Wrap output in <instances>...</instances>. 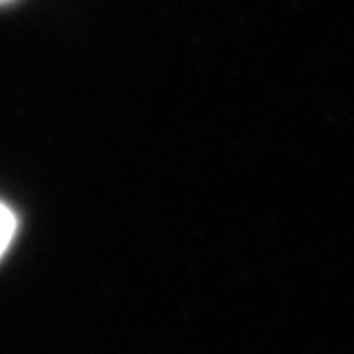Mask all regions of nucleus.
Returning a JSON list of instances; mask_svg holds the SVG:
<instances>
[{"mask_svg": "<svg viewBox=\"0 0 354 354\" xmlns=\"http://www.w3.org/2000/svg\"><path fill=\"white\" fill-rule=\"evenodd\" d=\"M19 230V216L10 205L0 201V258L5 256L7 249L14 242V235Z\"/></svg>", "mask_w": 354, "mask_h": 354, "instance_id": "f257e3e1", "label": "nucleus"}, {"mask_svg": "<svg viewBox=\"0 0 354 354\" xmlns=\"http://www.w3.org/2000/svg\"><path fill=\"white\" fill-rule=\"evenodd\" d=\"M7 3H14V0H0V5H7Z\"/></svg>", "mask_w": 354, "mask_h": 354, "instance_id": "f03ea898", "label": "nucleus"}]
</instances>
